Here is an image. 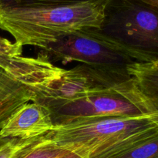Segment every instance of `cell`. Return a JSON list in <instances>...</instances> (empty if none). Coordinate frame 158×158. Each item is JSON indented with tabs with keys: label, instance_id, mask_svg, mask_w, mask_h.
<instances>
[{
	"label": "cell",
	"instance_id": "obj_1",
	"mask_svg": "<svg viewBox=\"0 0 158 158\" xmlns=\"http://www.w3.org/2000/svg\"><path fill=\"white\" fill-rule=\"evenodd\" d=\"M110 2L0 4V29L9 32L23 47L44 49L75 31L100 29Z\"/></svg>",
	"mask_w": 158,
	"mask_h": 158
},
{
	"label": "cell",
	"instance_id": "obj_2",
	"mask_svg": "<svg viewBox=\"0 0 158 158\" xmlns=\"http://www.w3.org/2000/svg\"><path fill=\"white\" fill-rule=\"evenodd\" d=\"M157 132L150 115L106 116L74 119L47 134L65 149L87 158H104Z\"/></svg>",
	"mask_w": 158,
	"mask_h": 158
},
{
	"label": "cell",
	"instance_id": "obj_3",
	"mask_svg": "<svg viewBox=\"0 0 158 158\" xmlns=\"http://www.w3.org/2000/svg\"><path fill=\"white\" fill-rule=\"evenodd\" d=\"M100 30L135 52L141 63L158 60V8L137 0H112Z\"/></svg>",
	"mask_w": 158,
	"mask_h": 158
},
{
	"label": "cell",
	"instance_id": "obj_4",
	"mask_svg": "<svg viewBox=\"0 0 158 158\" xmlns=\"http://www.w3.org/2000/svg\"><path fill=\"white\" fill-rule=\"evenodd\" d=\"M42 52L52 63L79 62L93 66L127 68L134 63H141L135 52L97 28L71 32L42 49Z\"/></svg>",
	"mask_w": 158,
	"mask_h": 158
},
{
	"label": "cell",
	"instance_id": "obj_5",
	"mask_svg": "<svg viewBox=\"0 0 158 158\" xmlns=\"http://www.w3.org/2000/svg\"><path fill=\"white\" fill-rule=\"evenodd\" d=\"M63 70L42 52L36 58L21 56L11 67L0 65V130L19 107L34 101L36 94Z\"/></svg>",
	"mask_w": 158,
	"mask_h": 158
},
{
	"label": "cell",
	"instance_id": "obj_6",
	"mask_svg": "<svg viewBox=\"0 0 158 158\" xmlns=\"http://www.w3.org/2000/svg\"><path fill=\"white\" fill-rule=\"evenodd\" d=\"M131 78L127 68L80 63L72 69H64L60 77L36 94L34 101L51 110L69 102L114 89Z\"/></svg>",
	"mask_w": 158,
	"mask_h": 158
},
{
	"label": "cell",
	"instance_id": "obj_7",
	"mask_svg": "<svg viewBox=\"0 0 158 158\" xmlns=\"http://www.w3.org/2000/svg\"><path fill=\"white\" fill-rule=\"evenodd\" d=\"M49 111L55 126L80 117L148 115L132 78L114 89L69 102Z\"/></svg>",
	"mask_w": 158,
	"mask_h": 158
},
{
	"label": "cell",
	"instance_id": "obj_8",
	"mask_svg": "<svg viewBox=\"0 0 158 158\" xmlns=\"http://www.w3.org/2000/svg\"><path fill=\"white\" fill-rule=\"evenodd\" d=\"M55 124L47 107L35 101L22 105L0 130L3 137L29 140L52 131Z\"/></svg>",
	"mask_w": 158,
	"mask_h": 158
},
{
	"label": "cell",
	"instance_id": "obj_9",
	"mask_svg": "<svg viewBox=\"0 0 158 158\" xmlns=\"http://www.w3.org/2000/svg\"><path fill=\"white\" fill-rule=\"evenodd\" d=\"M144 103L147 114L158 126V60L127 67Z\"/></svg>",
	"mask_w": 158,
	"mask_h": 158
},
{
	"label": "cell",
	"instance_id": "obj_10",
	"mask_svg": "<svg viewBox=\"0 0 158 158\" xmlns=\"http://www.w3.org/2000/svg\"><path fill=\"white\" fill-rule=\"evenodd\" d=\"M69 151L56 144L46 134L30 139L10 158H57Z\"/></svg>",
	"mask_w": 158,
	"mask_h": 158
},
{
	"label": "cell",
	"instance_id": "obj_11",
	"mask_svg": "<svg viewBox=\"0 0 158 158\" xmlns=\"http://www.w3.org/2000/svg\"><path fill=\"white\" fill-rule=\"evenodd\" d=\"M104 158H158V132Z\"/></svg>",
	"mask_w": 158,
	"mask_h": 158
},
{
	"label": "cell",
	"instance_id": "obj_12",
	"mask_svg": "<svg viewBox=\"0 0 158 158\" xmlns=\"http://www.w3.org/2000/svg\"><path fill=\"white\" fill-rule=\"evenodd\" d=\"M23 53V46L0 36V65L6 68L13 66Z\"/></svg>",
	"mask_w": 158,
	"mask_h": 158
},
{
	"label": "cell",
	"instance_id": "obj_13",
	"mask_svg": "<svg viewBox=\"0 0 158 158\" xmlns=\"http://www.w3.org/2000/svg\"><path fill=\"white\" fill-rule=\"evenodd\" d=\"M29 140L3 137L0 135V158H10L15 151L24 146Z\"/></svg>",
	"mask_w": 158,
	"mask_h": 158
},
{
	"label": "cell",
	"instance_id": "obj_14",
	"mask_svg": "<svg viewBox=\"0 0 158 158\" xmlns=\"http://www.w3.org/2000/svg\"><path fill=\"white\" fill-rule=\"evenodd\" d=\"M90 0H0V4H28V3H76Z\"/></svg>",
	"mask_w": 158,
	"mask_h": 158
},
{
	"label": "cell",
	"instance_id": "obj_15",
	"mask_svg": "<svg viewBox=\"0 0 158 158\" xmlns=\"http://www.w3.org/2000/svg\"><path fill=\"white\" fill-rule=\"evenodd\" d=\"M57 158H87V157H86V156L83 155V154H80V153L69 151L68 153H66V154H63V155L60 156V157Z\"/></svg>",
	"mask_w": 158,
	"mask_h": 158
},
{
	"label": "cell",
	"instance_id": "obj_16",
	"mask_svg": "<svg viewBox=\"0 0 158 158\" xmlns=\"http://www.w3.org/2000/svg\"><path fill=\"white\" fill-rule=\"evenodd\" d=\"M137 1H140L142 2L147 3V4L158 8V0H137Z\"/></svg>",
	"mask_w": 158,
	"mask_h": 158
}]
</instances>
